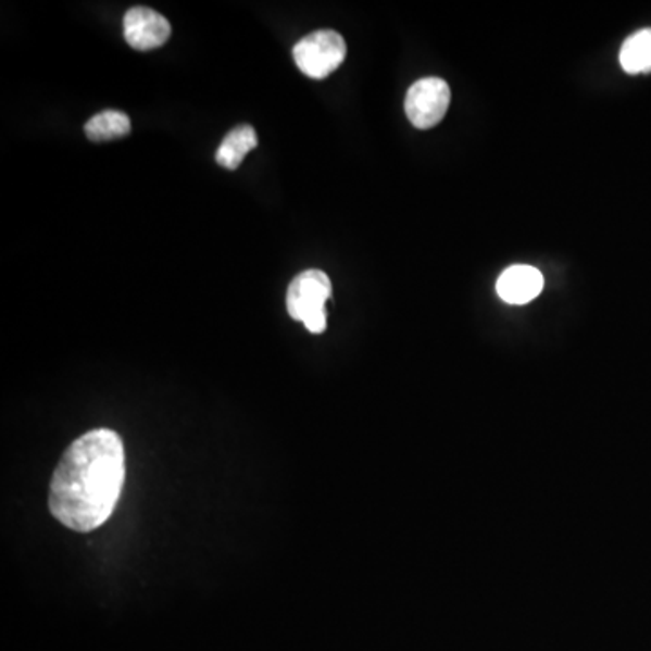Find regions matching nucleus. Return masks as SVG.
Returning a JSON list of instances; mask_svg holds the SVG:
<instances>
[{
  "mask_svg": "<svg viewBox=\"0 0 651 651\" xmlns=\"http://www.w3.org/2000/svg\"><path fill=\"white\" fill-rule=\"evenodd\" d=\"M125 481L122 438L95 429L71 443L49 485V511L64 527L91 533L113 516Z\"/></svg>",
  "mask_w": 651,
  "mask_h": 651,
  "instance_id": "f257e3e1",
  "label": "nucleus"
},
{
  "mask_svg": "<svg viewBox=\"0 0 651 651\" xmlns=\"http://www.w3.org/2000/svg\"><path fill=\"white\" fill-rule=\"evenodd\" d=\"M331 297V280L323 270H306L291 280L286 293V310L312 334L326 329V302Z\"/></svg>",
  "mask_w": 651,
  "mask_h": 651,
  "instance_id": "f03ea898",
  "label": "nucleus"
},
{
  "mask_svg": "<svg viewBox=\"0 0 651 651\" xmlns=\"http://www.w3.org/2000/svg\"><path fill=\"white\" fill-rule=\"evenodd\" d=\"M345 38L331 29L310 33L293 48L297 67L313 80H323L339 70L346 59Z\"/></svg>",
  "mask_w": 651,
  "mask_h": 651,
  "instance_id": "7ed1b4c3",
  "label": "nucleus"
},
{
  "mask_svg": "<svg viewBox=\"0 0 651 651\" xmlns=\"http://www.w3.org/2000/svg\"><path fill=\"white\" fill-rule=\"evenodd\" d=\"M451 103V89L441 78L415 82L405 97V114L416 129H431L440 124Z\"/></svg>",
  "mask_w": 651,
  "mask_h": 651,
  "instance_id": "20e7f679",
  "label": "nucleus"
},
{
  "mask_svg": "<svg viewBox=\"0 0 651 651\" xmlns=\"http://www.w3.org/2000/svg\"><path fill=\"white\" fill-rule=\"evenodd\" d=\"M124 35L130 48L152 51L167 42L171 37V24L158 11L136 5L125 13Z\"/></svg>",
  "mask_w": 651,
  "mask_h": 651,
  "instance_id": "39448f33",
  "label": "nucleus"
},
{
  "mask_svg": "<svg viewBox=\"0 0 651 651\" xmlns=\"http://www.w3.org/2000/svg\"><path fill=\"white\" fill-rule=\"evenodd\" d=\"M543 286V275L538 268L528 264H516L500 275L496 290L509 304H527L541 293Z\"/></svg>",
  "mask_w": 651,
  "mask_h": 651,
  "instance_id": "423d86ee",
  "label": "nucleus"
},
{
  "mask_svg": "<svg viewBox=\"0 0 651 651\" xmlns=\"http://www.w3.org/2000/svg\"><path fill=\"white\" fill-rule=\"evenodd\" d=\"M258 147V135L250 125H237L221 141L220 149L216 152V162L221 167L228 171H236L241 165L242 160L247 158L248 152Z\"/></svg>",
  "mask_w": 651,
  "mask_h": 651,
  "instance_id": "0eeeda50",
  "label": "nucleus"
},
{
  "mask_svg": "<svg viewBox=\"0 0 651 651\" xmlns=\"http://www.w3.org/2000/svg\"><path fill=\"white\" fill-rule=\"evenodd\" d=\"M621 65L626 73L639 75L651 71V29L634 33L621 48Z\"/></svg>",
  "mask_w": 651,
  "mask_h": 651,
  "instance_id": "6e6552de",
  "label": "nucleus"
},
{
  "mask_svg": "<svg viewBox=\"0 0 651 651\" xmlns=\"http://www.w3.org/2000/svg\"><path fill=\"white\" fill-rule=\"evenodd\" d=\"M130 133V120L120 111H103L86 124V135L91 141H111Z\"/></svg>",
  "mask_w": 651,
  "mask_h": 651,
  "instance_id": "1a4fd4ad",
  "label": "nucleus"
}]
</instances>
